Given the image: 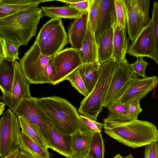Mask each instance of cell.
<instances>
[{
    "mask_svg": "<svg viewBox=\"0 0 158 158\" xmlns=\"http://www.w3.org/2000/svg\"><path fill=\"white\" fill-rule=\"evenodd\" d=\"M117 24L123 29L127 27V10L126 0H114Z\"/></svg>",
    "mask_w": 158,
    "mask_h": 158,
    "instance_id": "cell-33",
    "label": "cell"
},
{
    "mask_svg": "<svg viewBox=\"0 0 158 158\" xmlns=\"http://www.w3.org/2000/svg\"><path fill=\"white\" fill-rule=\"evenodd\" d=\"M113 158H123L119 154H118Z\"/></svg>",
    "mask_w": 158,
    "mask_h": 158,
    "instance_id": "cell-46",
    "label": "cell"
},
{
    "mask_svg": "<svg viewBox=\"0 0 158 158\" xmlns=\"http://www.w3.org/2000/svg\"><path fill=\"white\" fill-rule=\"evenodd\" d=\"M68 5L75 8L83 13H85L88 11L89 0H82L77 2L68 4Z\"/></svg>",
    "mask_w": 158,
    "mask_h": 158,
    "instance_id": "cell-39",
    "label": "cell"
},
{
    "mask_svg": "<svg viewBox=\"0 0 158 158\" xmlns=\"http://www.w3.org/2000/svg\"><path fill=\"white\" fill-rule=\"evenodd\" d=\"M114 26L106 33L98 46V60L100 64L113 58Z\"/></svg>",
    "mask_w": 158,
    "mask_h": 158,
    "instance_id": "cell-24",
    "label": "cell"
},
{
    "mask_svg": "<svg viewBox=\"0 0 158 158\" xmlns=\"http://www.w3.org/2000/svg\"><path fill=\"white\" fill-rule=\"evenodd\" d=\"M158 83L156 76L142 78L134 76L123 95L113 103L125 104L134 100H140L155 88Z\"/></svg>",
    "mask_w": 158,
    "mask_h": 158,
    "instance_id": "cell-13",
    "label": "cell"
},
{
    "mask_svg": "<svg viewBox=\"0 0 158 158\" xmlns=\"http://www.w3.org/2000/svg\"><path fill=\"white\" fill-rule=\"evenodd\" d=\"M117 23L114 0H100L95 36L97 46L106 33Z\"/></svg>",
    "mask_w": 158,
    "mask_h": 158,
    "instance_id": "cell-15",
    "label": "cell"
},
{
    "mask_svg": "<svg viewBox=\"0 0 158 158\" xmlns=\"http://www.w3.org/2000/svg\"><path fill=\"white\" fill-rule=\"evenodd\" d=\"M113 58L101 64L99 76L93 90L81 102L78 112L95 120L102 111L103 102L115 69Z\"/></svg>",
    "mask_w": 158,
    "mask_h": 158,
    "instance_id": "cell-4",
    "label": "cell"
},
{
    "mask_svg": "<svg viewBox=\"0 0 158 158\" xmlns=\"http://www.w3.org/2000/svg\"><path fill=\"white\" fill-rule=\"evenodd\" d=\"M149 0H126L127 27L129 40L133 42L149 23Z\"/></svg>",
    "mask_w": 158,
    "mask_h": 158,
    "instance_id": "cell-8",
    "label": "cell"
},
{
    "mask_svg": "<svg viewBox=\"0 0 158 158\" xmlns=\"http://www.w3.org/2000/svg\"><path fill=\"white\" fill-rule=\"evenodd\" d=\"M153 24L155 41V49L152 59L158 65V2L154 1L151 19Z\"/></svg>",
    "mask_w": 158,
    "mask_h": 158,
    "instance_id": "cell-35",
    "label": "cell"
},
{
    "mask_svg": "<svg viewBox=\"0 0 158 158\" xmlns=\"http://www.w3.org/2000/svg\"><path fill=\"white\" fill-rule=\"evenodd\" d=\"M155 49L153 23L152 19L129 45L127 53L136 57L152 59Z\"/></svg>",
    "mask_w": 158,
    "mask_h": 158,
    "instance_id": "cell-14",
    "label": "cell"
},
{
    "mask_svg": "<svg viewBox=\"0 0 158 158\" xmlns=\"http://www.w3.org/2000/svg\"><path fill=\"white\" fill-rule=\"evenodd\" d=\"M44 55L54 57L69 42L61 18H53L40 29L35 41Z\"/></svg>",
    "mask_w": 158,
    "mask_h": 158,
    "instance_id": "cell-5",
    "label": "cell"
},
{
    "mask_svg": "<svg viewBox=\"0 0 158 158\" xmlns=\"http://www.w3.org/2000/svg\"><path fill=\"white\" fill-rule=\"evenodd\" d=\"M14 77L11 87L7 94L2 95L0 99L14 114L25 99L31 97L29 83L25 77L19 62H14Z\"/></svg>",
    "mask_w": 158,
    "mask_h": 158,
    "instance_id": "cell-11",
    "label": "cell"
},
{
    "mask_svg": "<svg viewBox=\"0 0 158 158\" xmlns=\"http://www.w3.org/2000/svg\"><path fill=\"white\" fill-rule=\"evenodd\" d=\"M113 44L114 53L113 58L117 64L128 61L125 55L129 47V41L126 30L117 23L114 26Z\"/></svg>",
    "mask_w": 158,
    "mask_h": 158,
    "instance_id": "cell-20",
    "label": "cell"
},
{
    "mask_svg": "<svg viewBox=\"0 0 158 158\" xmlns=\"http://www.w3.org/2000/svg\"><path fill=\"white\" fill-rule=\"evenodd\" d=\"M100 0H89L87 25L95 34L98 17Z\"/></svg>",
    "mask_w": 158,
    "mask_h": 158,
    "instance_id": "cell-32",
    "label": "cell"
},
{
    "mask_svg": "<svg viewBox=\"0 0 158 158\" xmlns=\"http://www.w3.org/2000/svg\"><path fill=\"white\" fill-rule=\"evenodd\" d=\"M105 152L104 141L101 133H94L88 155L92 158H104Z\"/></svg>",
    "mask_w": 158,
    "mask_h": 158,
    "instance_id": "cell-30",
    "label": "cell"
},
{
    "mask_svg": "<svg viewBox=\"0 0 158 158\" xmlns=\"http://www.w3.org/2000/svg\"><path fill=\"white\" fill-rule=\"evenodd\" d=\"M93 133L79 130L71 135L72 156L78 157L88 155Z\"/></svg>",
    "mask_w": 158,
    "mask_h": 158,
    "instance_id": "cell-21",
    "label": "cell"
},
{
    "mask_svg": "<svg viewBox=\"0 0 158 158\" xmlns=\"http://www.w3.org/2000/svg\"><path fill=\"white\" fill-rule=\"evenodd\" d=\"M14 62L5 60L0 62V88L2 95L6 94L11 87L14 77Z\"/></svg>",
    "mask_w": 158,
    "mask_h": 158,
    "instance_id": "cell-26",
    "label": "cell"
},
{
    "mask_svg": "<svg viewBox=\"0 0 158 158\" xmlns=\"http://www.w3.org/2000/svg\"><path fill=\"white\" fill-rule=\"evenodd\" d=\"M139 100L131 101L126 103L127 111L130 117L133 120L137 119L138 115L142 110Z\"/></svg>",
    "mask_w": 158,
    "mask_h": 158,
    "instance_id": "cell-37",
    "label": "cell"
},
{
    "mask_svg": "<svg viewBox=\"0 0 158 158\" xmlns=\"http://www.w3.org/2000/svg\"><path fill=\"white\" fill-rule=\"evenodd\" d=\"M37 104L59 132L72 135L79 131L80 115L77 108L65 99L56 96L43 97L38 98Z\"/></svg>",
    "mask_w": 158,
    "mask_h": 158,
    "instance_id": "cell-3",
    "label": "cell"
},
{
    "mask_svg": "<svg viewBox=\"0 0 158 158\" xmlns=\"http://www.w3.org/2000/svg\"><path fill=\"white\" fill-rule=\"evenodd\" d=\"M38 99L31 96L24 99L17 109L15 114L18 117H24L33 124L48 144V130L53 127L49 118L38 106Z\"/></svg>",
    "mask_w": 158,
    "mask_h": 158,
    "instance_id": "cell-9",
    "label": "cell"
},
{
    "mask_svg": "<svg viewBox=\"0 0 158 158\" xmlns=\"http://www.w3.org/2000/svg\"><path fill=\"white\" fill-rule=\"evenodd\" d=\"M66 80L69 81L72 86L85 97H87L89 95L77 69L71 73L67 77Z\"/></svg>",
    "mask_w": 158,
    "mask_h": 158,
    "instance_id": "cell-34",
    "label": "cell"
},
{
    "mask_svg": "<svg viewBox=\"0 0 158 158\" xmlns=\"http://www.w3.org/2000/svg\"><path fill=\"white\" fill-rule=\"evenodd\" d=\"M53 0H0V19L38 7L40 3Z\"/></svg>",
    "mask_w": 158,
    "mask_h": 158,
    "instance_id": "cell-18",
    "label": "cell"
},
{
    "mask_svg": "<svg viewBox=\"0 0 158 158\" xmlns=\"http://www.w3.org/2000/svg\"><path fill=\"white\" fill-rule=\"evenodd\" d=\"M88 12L82 14L71 23L68 27L69 40L72 48L77 51L82 48L87 26Z\"/></svg>",
    "mask_w": 158,
    "mask_h": 158,
    "instance_id": "cell-17",
    "label": "cell"
},
{
    "mask_svg": "<svg viewBox=\"0 0 158 158\" xmlns=\"http://www.w3.org/2000/svg\"><path fill=\"white\" fill-rule=\"evenodd\" d=\"M143 158H158L157 141L145 146Z\"/></svg>",
    "mask_w": 158,
    "mask_h": 158,
    "instance_id": "cell-38",
    "label": "cell"
},
{
    "mask_svg": "<svg viewBox=\"0 0 158 158\" xmlns=\"http://www.w3.org/2000/svg\"><path fill=\"white\" fill-rule=\"evenodd\" d=\"M157 142H158V140H157Z\"/></svg>",
    "mask_w": 158,
    "mask_h": 158,
    "instance_id": "cell-48",
    "label": "cell"
},
{
    "mask_svg": "<svg viewBox=\"0 0 158 158\" xmlns=\"http://www.w3.org/2000/svg\"><path fill=\"white\" fill-rule=\"evenodd\" d=\"M123 158H134L131 154H130L127 156L123 157Z\"/></svg>",
    "mask_w": 158,
    "mask_h": 158,
    "instance_id": "cell-47",
    "label": "cell"
},
{
    "mask_svg": "<svg viewBox=\"0 0 158 158\" xmlns=\"http://www.w3.org/2000/svg\"><path fill=\"white\" fill-rule=\"evenodd\" d=\"M105 132L118 142L129 147L136 148L158 140L156 127L147 121L133 120L118 122L103 120Z\"/></svg>",
    "mask_w": 158,
    "mask_h": 158,
    "instance_id": "cell-1",
    "label": "cell"
},
{
    "mask_svg": "<svg viewBox=\"0 0 158 158\" xmlns=\"http://www.w3.org/2000/svg\"><path fill=\"white\" fill-rule=\"evenodd\" d=\"M51 58L43 54L35 42L19 60L23 73L30 84H51L48 70Z\"/></svg>",
    "mask_w": 158,
    "mask_h": 158,
    "instance_id": "cell-6",
    "label": "cell"
},
{
    "mask_svg": "<svg viewBox=\"0 0 158 158\" xmlns=\"http://www.w3.org/2000/svg\"><path fill=\"white\" fill-rule=\"evenodd\" d=\"M82 64L99 61L98 48L95 34L87 25V29L81 49L77 51Z\"/></svg>",
    "mask_w": 158,
    "mask_h": 158,
    "instance_id": "cell-19",
    "label": "cell"
},
{
    "mask_svg": "<svg viewBox=\"0 0 158 158\" xmlns=\"http://www.w3.org/2000/svg\"><path fill=\"white\" fill-rule=\"evenodd\" d=\"M48 148L66 158L72 156L71 135L61 133L52 127L48 130Z\"/></svg>",
    "mask_w": 158,
    "mask_h": 158,
    "instance_id": "cell-16",
    "label": "cell"
},
{
    "mask_svg": "<svg viewBox=\"0 0 158 158\" xmlns=\"http://www.w3.org/2000/svg\"><path fill=\"white\" fill-rule=\"evenodd\" d=\"M21 129L18 117L9 109L0 120L1 157L9 154L19 146Z\"/></svg>",
    "mask_w": 158,
    "mask_h": 158,
    "instance_id": "cell-7",
    "label": "cell"
},
{
    "mask_svg": "<svg viewBox=\"0 0 158 158\" xmlns=\"http://www.w3.org/2000/svg\"><path fill=\"white\" fill-rule=\"evenodd\" d=\"M0 62L3 60L12 62L19 60L18 49L0 37Z\"/></svg>",
    "mask_w": 158,
    "mask_h": 158,
    "instance_id": "cell-29",
    "label": "cell"
},
{
    "mask_svg": "<svg viewBox=\"0 0 158 158\" xmlns=\"http://www.w3.org/2000/svg\"><path fill=\"white\" fill-rule=\"evenodd\" d=\"M82 0H58L63 3H64L67 5L69 4L81 1Z\"/></svg>",
    "mask_w": 158,
    "mask_h": 158,
    "instance_id": "cell-43",
    "label": "cell"
},
{
    "mask_svg": "<svg viewBox=\"0 0 158 158\" xmlns=\"http://www.w3.org/2000/svg\"><path fill=\"white\" fill-rule=\"evenodd\" d=\"M101 64L99 61L82 64L77 69L89 94L94 88L98 79Z\"/></svg>",
    "mask_w": 158,
    "mask_h": 158,
    "instance_id": "cell-22",
    "label": "cell"
},
{
    "mask_svg": "<svg viewBox=\"0 0 158 158\" xmlns=\"http://www.w3.org/2000/svg\"><path fill=\"white\" fill-rule=\"evenodd\" d=\"M16 158H35L27 152L19 150Z\"/></svg>",
    "mask_w": 158,
    "mask_h": 158,
    "instance_id": "cell-41",
    "label": "cell"
},
{
    "mask_svg": "<svg viewBox=\"0 0 158 158\" xmlns=\"http://www.w3.org/2000/svg\"><path fill=\"white\" fill-rule=\"evenodd\" d=\"M53 58L51 57L49 60L48 70V79L51 82V83L52 80L53 76Z\"/></svg>",
    "mask_w": 158,
    "mask_h": 158,
    "instance_id": "cell-40",
    "label": "cell"
},
{
    "mask_svg": "<svg viewBox=\"0 0 158 158\" xmlns=\"http://www.w3.org/2000/svg\"><path fill=\"white\" fill-rule=\"evenodd\" d=\"M136 60L131 64L135 77L144 78L145 75L146 69L148 64L147 61L143 59V57L137 58Z\"/></svg>",
    "mask_w": 158,
    "mask_h": 158,
    "instance_id": "cell-36",
    "label": "cell"
},
{
    "mask_svg": "<svg viewBox=\"0 0 158 158\" xmlns=\"http://www.w3.org/2000/svg\"><path fill=\"white\" fill-rule=\"evenodd\" d=\"M82 64L76 50L72 47L62 50L53 58V73L51 84L55 85L66 80L71 73Z\"/></svg>",
    "mask_w": 158,
    "mask_h": 158,
    "instance_id": "cell-10",
    "label": "cell"
},
{
    "mask_svg": "<svg viewBox=\"0 0 158 158\" xmlns=\"http://www.w3.org/2000/svg\"><path fill=\"white\" fill-rule=\"evenodd\" d=\"M69 158H92L89 155L84 156H82L78 157L72 156Z\"/></svg>",
    "mask_w": 158,
    "mask_h": 158,
    "instance_id": "cell-45",
    "label": "cell"
},
{
    "mask_svg": "<svg viewBox=\"0 0 158 158\" xmlns=\"http://www.w3.org/2000/svg\"><path fill=\"white\" fill-rule=\"evenodd\" d=\"M79 130L81 132L100 133L104 124L90 118L80 115Z\"/></svg>",
    "mask_w": 158,
    "mask_h": 158,
    "instance_id": "cell-31",
    "label": "cell"
},
{
    "mask_svg": "<svg viewBox=\"0 0 158 158\" xmlns=\"http://www.w3.org/2000/svg\"><path fill=\"white\" fill-rule=\"evenodd\" d=\"M6 104L4 102H0V116L2 114L3 112L5 109V106Z\"/></svg>",
    "mask_w": 158,
    "mask_h": 158,
    "instance_id": "cell-44",
    "label": "cell"
},
{
    "mask_svg": "<svg viewBox=\"0 0 158 158\" xmlns=\"http://www.w3.org/2000/svg\"><path fill=\"white\" fill-rule=\"evenodd\" d=\"M42 12L38 7L0 19V37L18 49L27 45L36 35L37 25L44 16Z\"/></svg>",
    "mask_w": 158,
    "mask_h": 158,
    "instance_id": "cell-2",
    "label": "cell"
},
{
    "mask_svg": "<svg viewBox=\"0 0 158 158\" xmlns=\"http://www.w3.org/2000/svg\"><path fill=\"white\" fill-rule=\"evenodd\" d=\"M19 141L20 150L27 152L35 158H49L48 149L41 146L21 130L19 135Z\"/></svg>",
    "mask_w": 158,
    "mask_h": 158,
    "instance_id": "cell-23",
    "label": "cell"
},
{
    "mask_svg": "<svg viewBox=\"0 0 158 158\" xmlns=\"http://www.w3.org/2000/svg\"><path fill=\"white\" fill-rule=\"evenodd\" d=\"M135 76L131 64L128 61L116 64L115 69L103 103L107 107L123 95L131 78Z\"/></svg>",
    "mask_w": 158,
    "mask_h": 158,
    "instance_id": "cell-12",
    "label": "cell"
},
{
    "mask_svg": "<svg viewBox=\"0 0 158 158\" xmlns=\"http://www.w3.org/2000/svg\"><path fill=\"white\" fill-rule=\"evenodd\" d=\"M109 114L106 119L108 120L118 122H127L133 120L129 116L127 104L113 103L108 106Z\"/></svg>",
    "mask_w": 158,
    "mask_h": 158,
    "instance_id": "cell-28",
    "label": "cell"
},
{
    "mask_svg": "<svg viewBox=\"0 0 158 158\" xmlns=\"http://www.w3.org/2000/svg\"><path fill=\"white\" fill-rule=\"evenodd\" d=\"M19 151V146L13 151L7 155L1 158H16Z\"/></svg>",
    "mask_w": 158,
    "mask_h": 158,
    "instance_id": "cell-42",
    "label": "cell"
},
{
    "mask_svg": "<svg viewBox=\"0 0 158 158\" xmlns=\"http://www.w3.org/2000/svg\"><path fill=\"white\" fill-rule=\"evenodd\" d=\"M44 16L53 18H67L70 19L79 18L83 13L69 6L56 7L41 6Z\"/></svg>",
    "mask_w": 158,
    "mask_h": 158,
    "instance_id": "cell-25",
    "label": "cell"
},
{
    "mask_svg": "<svg viewBox=\"0 0 158 158\" xmlns=\"http://www.w3.org/2000/svg\"><path fill=\"white\" fill-rule=\"evenodd\" d=\"M18 117L21 131L41 146L48 149V144L35 126L24 117Z\"/></svg>",
    "mask_w": 158,
    "mask_h": 158,
    "instance_id": "cell-27",
    "label": "cell"
}]
</instances>
